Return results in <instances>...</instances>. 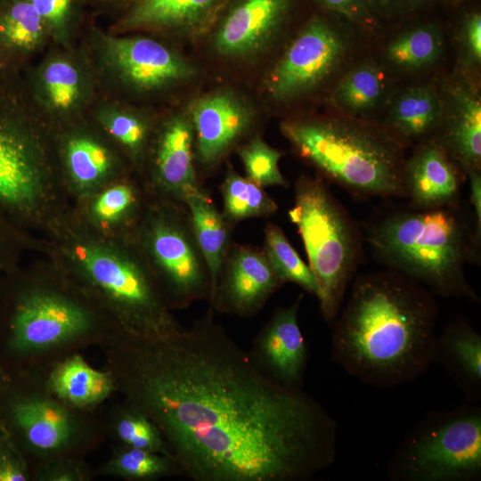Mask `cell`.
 Segmentation results:
<instances>
[{
	"instance_id": "obj_42",
	"label": "cell",
	"mask_w": 481,
	"mask_h": 481,
	"mask_svg": "<svg viewBox=\"0 0 481 481\" xmlns=\"http://www.w3.org/2000/svg\"><path fill=\"white\" fill-rule=\"evenodd\" d=\"M29 462L9 437L0 445V481H30Z\"/></svg>"
},
{
	"instance_id": "obj_12",
	"label": "cell",
	"mask_w": 481,
	"mask_h": 481,
	"mask_svg": "<svg viewBox=\"0 0 481 481\" xmlns=\"http://www.w3.org/2000/svg\"><path fill=\"white\" fill-rule=\"evenodd\" d=\"M353 29L344 18L319 8L272 69L266 82L270 95L280 102L292 101L331 78L349 54Z\"/></svg>"
},
{
	"instance_id": "obj_48",
	"label": "cell",
	"mask_w": 481,
	"mask_h": 481,
	"mask_svg": "<svg viewBox=\"0 0 481 481\" xmlns=\"http://www.w3.org/2000/svg\"><path fill=\"white\" fill-rule=\"evenodd\" d=\"M9 437V434L0 415V445Z\"/></svg>"
},
{
	"instance_id": "obj_30",
	"label": "cell",
	"mask_w": 481,
	"mask_h": 481,
	"mask_svg": "<svg viewBox=\"0 0 481 481\" xmlns=\"http://www.w3.org/2000/svg\"><path fill=\"white\" fill-rule=\"evenodd\" d=\"M116 445L172 455L160 430L141 409L123 400L114 405L102 428Z\"/></svg>"
},
{
	"instance_id": "obj_2",
	"label": "cell",
	"mask_w": 481,
	"mask_h": 481,
	"mask_svg": "<svg viewBox=\"0 0 481 481\" xmlns=\"http://www.w3.org/2000/svg\"><path fill=\"white\" fill-rule=\"evenodd\" d=\"M437 316L433 294L397 273L355 277L334 322L331 359L378 387L413 382L434 363Z\"/></svg>"
},
{
	"instance_id": "obj_4",
	"label": "cell",
	"mask_w": 481,
	"mask_h": 481,
	"mask_svg": "<svg viewBox=\"0 0 481 481\" xmlns=\"http://www.w3.org/2000/svg\"><path fill=\"white\" fill-rule=\"evenodd\" d=\"M67 242L72 261L69 281L104 313L118 332L157 338L183 328L136 238L128 243H111L80 233Z\"/></svg>"
},
{
	"instance_id": "obj_43",
	"label": "cell",
	"mask_w": 481,
	"mask_h": 481,
	"mask_svg": "<svg viewBox=\"0 0 481 481\" xmlns=\"http://www.w3.org/2000/svg\"><path fill=\"white\" fill-rule=\"evenodd\" d=\"M460 38L468 62L477 66L481 61V13L479 9L466 12L461 18Z\"/></svg>"
},
{
	"instance_id": "obj_9",
	"label": "cell",
	"mask_w": 481,
	"mask_h": 481,
	"mask_svg": "<svg viewBox=\"0 0 481 481\" xmlns=\"http://www.w3.org/2000/svg\"><path fill=\"white\" fill-rule=\"evenodd\" d=\"M396 481H472L481 477V408L428 413L404 436L387 466Z\"/></svg>"
},
{
	"instance_id": "obj_21",
	"label": "cell",
	"mask_w": 481,
	"mask_h": 481,
	"mask_svg": "<svg viewBox=\"0 0 481 481\" xmlns=\"http://www.w3.org/2000/svg\"><path fill=\"white\" fill-rule=\"evenodd\" d=\"M194 130L187 115L171 117L162 126L154 147L153 180L163 199L183 201L201 186L194 165Z\"/></svg>"
},
{
	"instance_id": "obj_35",
	"label": "cell",
	"mask_w": 481,
	"mask_h": 481,
	"mask_svg": "<svg viewBox=\"0 0 481 481\" xmlns=\"http://www.w3.org/2000/svg\"><path fill=\"white\" fill-rule=\"evenodd\" d=\"M246 177L265 188L268 186L288 187L282 175L279 161L282 152L268 145L262 138L256 136L238 149Z\"/></svg>"
},
{
	"instance_id": "obj_49",
	"label": "cell",
	"mask_w": 481,
	"mask_h": 481,
	"mask_svg": "<svg viewBox=\"0 0 481 481\" xmlns=\"http://www.w3.org/2000/svg\"><path fill=\"white\" fill-rule=\"evenodd\" d=\"M2 66H3V62L0 60V69L2 68Z\"/></svg>"
},
{
	"instance_id": "obj_32",
	"label": "cell",
	"mask_w": 481,
	"mask_h": 481,
	"mask_svg": "<svg viewBox=\"0 0 481 481\" xmlns=\"http://www.w3.org/2000/svg\"><path fill=\"white\" fill-rule=\"evenodd\" d=\"M223 215L230 224L242 220L267 217L276 213L278 204L265 191L247 177L229 167L220 187Z\"/></svg>"
},
{
	"instance_id": "obj_47",
	"label": "cell",
	"mask_w": 481,
	"mask_h": 481,
	"mask_svg": "<svg viewBox=\"0 0 481 481\" xmlns=\"http://www.w3.org/2000/svg\"><path fill=\"white\" fill-rule=\"evenodd\" d=\"M11 380V372L0 360V394L6 388Z\"/></svg>"
},
{
	"instance_id": "obj_46",
	"label": "cell",
	"mask_w": 481,
	"mask_h": 481,
	"mask_svg": "<svg viewBox=\"0 0 481 481\" xmlns=\"http://www.w3.org/2000/svg\"><path fill=\"white\" fill-rule=\"evenodd\" d=\"M85 4H91L100 11H112L128 8L136 0H84Z\"/></svg>"
},
{
	"instance_id": "obj_11",
	"label": "cell",
	"mask_w": 481,
	"mask_h": 481,
	"mask_svg": "<svg viewBox=\"0 0 481 481\" xmlns=\"http://www.w3.org/2000/svg\"><path fill=\"white\" fill-rule=\"evenodd\" d=\"M0 94V213L11 223L38 214L49 190L46 151L32 120Z\"/></svg>"
},
{
	"instance_id": "obj_38",
	"label": "cell",
	"mask_w": 481,
	"mask_h": 481,
	"mask_svg": "<svg viewBox=\"0 0 481 481\" xmlns=\"http://www.w3.org/2000/svg\"><path fill=\"white\" fill-rule=\"evenodd\" d=\"M31 474L32 481H88L94 477L83 456H61L40 461Z\"/></svg>"
},
{
	"instance_id": "obj_26",
	"label": "cell",
	"mask_w": 481,
	"mask_h": 481,
	"mask_svg": "<svg viewBox=\"0 0 481 481\" xmlns=\"http://www.w3.org/2000/svg\"><path fill=\"white\" fill-rule=\"evenodd\" d=\"M192 224L199 247L205 258L210 281L212 300L219 274L227 256L232 226L219 212L208 193L201 186L188 192L183 199Z\"/></svg>"
},
{
	"instance_id": "obj_22",
	"label": "cell",
	"mask_w": 481,
	"mask_h": 481,
	"mask_svg": "<svg viewBox=\"0 0 481 481\" xmlns=\"http://www.w3.org/2000/svg\"><path fill=\"white\" fill-rule=\"evenodd\" d=\"M230 0H136L115 25L120 31L190 32L213 22Z\"/></svg>"
},
{
	"instance_id": "obj_37",
	"label": "cell",
	"mask_w": 481,
	"mask_h": 481,
	"mask_svg": "<svg viewBox=\"0 0 481 481\" xmlns=\"http://www.w3.org/2000/svg\"><path fill=\"white\" fill-rule=\"evenodd\" d=\"M45 24L49 36L69 38L82 17L84 0H29Z\"/></svg>"
},
{
	"instance_id": "obj_23",
	"label": "cell",
	"mask_w": 481,
	"mask_h": 481,
	"mask_svg": "<svg viewBox=\"0 0 481 481\" xmlns=\"http://www.w3.org/2000/svg\"><path fill=\"white\" fill-rule=\"evenodd\" d=\"M443 114V94L434 84H423L396 96L381 126L405 146L418 144L435 136Z\"/></svg>"
},
{
	"instance_id": "obj_40",
	"label": "cell",
	"mask_w": 481,
	"mask_h": 481,
	"mask_svg": "<svg viewBox=\"0 0 481 481\" xmlns=\"http://www.w3.org/2000/svg\"><path fill=\"white\" fill-rule=\"evenodd\" d=\"M318 8L333 12L357 29L372 33L382 23L372 14L364 0H314Z\"/></svg>"
},
{
	"instance_id": "obj_17",
	"label": "cell",
	"mask_w": 481,
	"mask_h": 481,
	"mask_svg": "<svg viewBox=\"0 0 481 481\" xmlns=\"http://www.w3.org/2000/svg\"><path fill=\"white\" fill-rule=\"evenodd\" d=\"M300 294L289 306L276 309L256 337L249 353L256 365L275 382L301 388L308 349L298 324Z\"/></svg>"
},
{
	"instance_id": "obj_31",
	"label": "cell",
	"mask_w": 481,
	"mask_h": 481,
	"mask_svg": "<svg viewBox=\"0 0 481 481\" xmlns=\"http://www.w3.org/2000/svg\"><path fill=\"white\" fill-rule=\"evenodd\" d=\"M47 36L45 24L29 0H0V47L26 53Z\"/></svg>"
},
{
	"instance_id": "obj_27",
	"label": "cell",
	"mask_w": 481,
	"mask_h": 481,
	"mask_svg": "<svg viewBox=\"0 0 481 481\" xmlns=\"http://www.w3.org/2000/svg\"><path fill=\"white\" fill-rule=\"evenodd\" d=\"M426 11L410 17L409 25L386 45L384 58L390 68L399 72H415L439 60L444 47L442 28L436 20L422 18Z\"/></svg>"
},
{
	"instance_id": "obj_3",
	"label": "cell",
	"mask_w": 481,
	"mask_h": 481,
	"mask_svg": "<svg viewBox=\"0 0 481 481\" xmlns=\"http://www.w3.org/2000/svg\"><path fill=\"white\" fill-rule=\"evenodd\" d=\"M362 227L363 240L386 269L432 294L478 300L465 269L480 262L481 238L462 201L436 208L393 207Z\"/></svg>"
},
{
	"instance_id": "obj_20",
	"label": "cell",
	"mask_w": 481,
	"mask_h": 481,
	"mask_svg": "<svg viewBox=\"0 0 481 481\" xmlns=\"http://www.w3.org/2000/svg\"><path fill=\"white\" fill-rule=\"evenodd\" d=\"M27 369L34 370L57 399L77 411L92 412L117 393L111 372L94 369L78 352Z\"/></svg>"
},
{
	"instance_id": "obj_41",
	"label": "cell",
	"mask_w": 481,
	"mask_h": 481,
	"mask_svg": "<svg viewBox=\"0 0 481 481\" xmlns=\"http://www.w3.org/2000/svg\"><path fill=\"white\" fill-rule=\"evenodd\" d=\"M372 14L382 23L402 21L434 4V0H364Z\"/></svg>"
},
{
	"instance_id": "obj_29",
	"label": "cell",
	"mask_w": 481,
	"mask_h": 481,
	"mask_svg": "<svg viewBox=\"0 0 481 481\" xmlns=\"http://www.w3.org/2000/svg\"><path fill=\"white\" fill-rule=\"evenodd\" d=\"M94 477L108 476L127 481H155L183 473L174 456L116 445L110 458L94 470Z\"/></svg>"
},
{
	"instance_id": "obj_6",
	"label": "cell",
	"mask_w": 481,
	"mask_h": 481,
	"mask_svg": "<svg viewBox=\"0 0 481 481\" xmlns=\"http://www.w3.org/2000/svg\"><path fill=\"white\" fill-rule=\"evenodd\" d=\"M119 333L104 313L69 280L17 289L3 346L10 370L27 369L88 346L101 347Z\"/></svg>"
},
{
	"instance_id": "obj_44",
	"label": "cell",
	"mask_w": 481,
	"mask_h": 481,
	"mask_svg": "<svg viewBox=\"0 0 481 481\" xmlns=\"http://www.w3.org/2000/svg\"><path fill=\"white\" fill-rule=\"evenodd\" d=\"M18 243L15 226L0 213V269L8 267L13 261Z\"/></svg>"
},
{
	"instance_id": "obj_19",
	"label": "cell",
	"mask_w": 481,
	"mask_h": 481,
	"mask_svg": "<svg viewBox=\"0 0 481 481\" xmlns=\"http://www.w3.org/2000/svg\"><path fill=\"white\" fill-rule=\"evenodd\" d=\"M444 114L435 139L467 175L481 170V102L469 82L452 83L443 94Z\"/></svg>"
},
{
	"instance_id": "obj_18",
	"label": "cell",
	"mask_w": 481,
	"mask_h": 481,
	"mask_svg": "<svg viewBox=\"0 0 481 481\" xmlns=\"http://www.w3.org/2000/svg\"><path fill=\"white\" fill-rule=\"evenodd\" d=\"M465 173L433 138L417 144L405 159L404 181L406 199L420 208L452 206L461 200Z\"/></svg>"
},
{
	"instance_id": "obj_5",
	"label": "cell",
	"mask_w": 481,
	"mask_h": 481,
	"mask_svg": "<svg viewBox=\"0 0 481 481\" xmlns=\"http://www.w3.org/2000/svg\"><path fill=\"white\" fill-rule=\"evenodd\" d=\"M296 153L352 195L406 199L404 148L383 126L345 116L286 120Z\"/></svg>"
},
{
	"instance_id": "obj_45",
	"label": "cell",
	"mask_w": 481,
	"mask_h": 481,
	"mask_svg": "<svg viewBox=\"0 0 481 481\" xmlns=\"http://www.w3.org/2000/svg\"><path fill=\"white\" fill-rule=\"evenodd\" d=\"M467 178L469 180V200L475 227L477 235L481 238V170L470 171Z\"/></svg>"
},
{
	"instance_id": "obj_1",
	"label": "cell",
	"mask_w": 481,
	"mask_h": 481,
	"mask_svg": "<svg viewBox=\"0 0 481 481\" xmlns=\"http://www.w3.org/2000/svg\"><path fill=\"white\" fill-rule=\"evenodd\" d=\"M102 346L123 400L157 425L194 481H307L331 466L338 426L313 397L266 376L214 321Z\"/></svg>"
},
{
	"instance_id": "obj_39",
	"label": "cell",
	"mask_w": 481,
	"mask_h": 481,
	"mask_svg": "<svg viewBox=\"0 0 481 481\" xmlns=\"http://www.w3.org/2000/svg\"><path fill=\"white\" fill-rule=\"evenodd\" d=\"M136 202V191L127 183H118L97 197L93 213L102 222H114L132 211Z\"/></svg>"
},
{
	"instance_id": "obj_10",
	"label": "cell",
	"mask_w": 481,
	"mask_h": 481,
	"mask_svg": "<svg viewBox=\"0 0 481 481\" xmlns=\"http://www.w3.org/2000/svg\"><path fill=\"white\" fill-rule=\"evenodd\" d=\"M136 239L172 310L209 300L211 281L183 201L163 199L151 207Z\"/></svg>"
},
{
	"instance_id": "obj_14",
	"label": "cell",
	"mask_w": 481,
	"mask_h": 481,
	"mask_svg": "<svg viewBox=\"0 0 481 481\" xmlns=\"http://www.w3.org/2000/svg\"><path fill=\"white\" fill-rule=\"evenodd\" d=\"M283 284L262 249L231 243L208 309L253 316Z\"/></svg>"
},
{
	"instance_id": "obj_33",
	"label": "cell",
	"mask_w": 481,
	"mask_h": 481,
	"mask_svg": "<svg viewBox=\"0 0 481 481\" xmlns=\"http://www.w3.org/2000/svg\"><path fill=\"white\" fill-rule=\"evenodd\" d=\"M65 165L73 183L81 189L102 181L113 167L109 150L87 135L71 136L64 147Z\"/></svg>"
},
{
	"instance_id": "obj_34",
	"label": "cell",
	"mask_w": 481,
	"mask_h": 481,
	"mask_svg": "<svg viewBox=\"0 0 481 481\" xmlns=\"http://www.w3.org/2000/svg\"><path fill=\"white\" fill-rule=\"evenodd\" d=\"M263 251L277 277L283 282H292L305 291L317 296L315 277L279 225L267 223L265 230Z\"/></svg>"
},
{
	"instance_id": "obj_8",
	"label": "cell",
	"mask_w": 481,
	"mask_h": 481,
	"mask_svg": "<svg viewBox=\"0 0 481 481\" xmlns=\"http://www.w3.org/2000/svg\"><path fill=\"white\" fill-rule=\"evenodd\" d=\"M0 394V415L10 438L36 464L61 456H84L103 436L91 412L72 409L32 369L11 370Z\"/></svg>"
},
{
	"instance_id": "obj_25",
	"label": "cell",
	"mask_w": 481,
	"mask_h": 481,
	"mask_svg": "<svg viewBox=\"0 0 481 481\" xmlns=\"http://www.w3.org/2000/svg\"><path fill=\"white\" fill-rule=\"evenodd\" d=\"M39 102L53 115L67 116L77 110L89 95V78L74 59L57 54L45 60L35 79Z\"/></svg>"
},
{
	"instance_id": "obj_28",
	"label": "cell",
	"mask_w": 481,
	"mask_h": 481,
	"mask_svg": "<svg viewBox=\"0 0 481 481\" xmlns=\"http://www.w3.org/2000/svg\"><path fill=\"white\" fill-rule=\"evenodd\" d=\"M387 80L382 68L371 61L347 70L336 85L331 102L340 115L367 120L385 101Z\"/></svg>"
},
{
	"instance_id": "obj_7",
	"label": "cell",
	"mask_w": 481,
	"mask_h": 481,
	"mask_svg": "<svg viewBox=\"0 0 481 481\" xmlns=\"http://www.w3.org/2000/svg\"><path fill=\"white\" fill-rule=\"evenodd\" d=\"M302 239L318 287L322 318L331 324L363 255L361 226L333 196L321 176L303 175L288 211Z\"/></svg>"
},
{
	"instance_id": "obj_13",
	"label": "cell",
	"mask_w": 481,
	"mask_h": 481,
	"mask_svg": "<svg viewBox=\"0 0 481 481\" xmlns=\"http://www.w3.org/2000/svg\"><path fill=\"white\" fill-rule=\"evenodd\" d=\"M103 66L122 85L150 92L174 86L194 75L193 67L160 42L143 36L102 35Z\"/></svg>"
},
{
	"instance_id": "obj_16",
	"label": "cell",
	"mask_w": 481,
	"mask_h": 481,
	"mask_svg": "<svg viewBox=\"0 0 481 481\" xmlns=\"http://www.w3.org/2000/svg\"><path fill=\"white\" fill-rule=\"evenodd\" d=\"M189 117L194 130L195 155L207 170L217 166L252 125V114L247 105L226 91L196 100Z\"/></svg>"
},
{
	"instance_id": "obj_15",
	"label": "cell",
	"mask_w": 481,
	"mask_h": 481,
	"mask_svg": "<svg viewBox=\"0 0 481 481\" xmlns=\"http://www.w3.org/2000/svg\"><path fill=\"white\" fill-rule=\"evenodd\" d=\"M296 0H230L214 46L223 56L245 58L262 51L290 17Z\"/></svg>"
},
{
	"instance_id": "obj_36",
	"label": "cell",
	"mask_w": 481,
	"mask_h": 481,
	"mask_svg": "<svg viewBox=\"0 0 481 481\" xmlns=\"http://www.w3.org/2000/svg\"><path fill=\"white\" fill-rule=\"evenodd\" d=\"M99 118L106 131L133 154H138L146 144L149 126L144 118L132 111L108 108Z\"/></svg>"
},
{
	"instance_id": "obj_24",
	"label": "cell",
	"mask_w": 481,
	"mask_h": 481,
	"mask_svg": "<svg viewBox=\"0 0 481 481\" xmlns=\"http://www.w3.org/2000/svg\"><path fill=\"white\" fill-rule=\"evenodd\" d=\"M434 362L440 363L471 400L481 394V335L469 322L458 319L436 336Z\"/></svg>"
}]
</instances>
